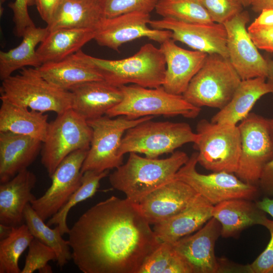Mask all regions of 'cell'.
<instances>
[{"label":"cell","instance_id":"816d5d0a","mask_svg":"<svg viewBox=\"0 0 273 273\" xmlns=\"http://www.w3.org/2000/svg\"><path fill=\"white\" fill-rule=\"evenodd\" d=\"M6 0H0L1 9H2V5L5 2Z\"/></svg>","mask_w":273,"mask_h":273},{"label":"cell","instance_id":"5bb4252c","mask_svg":"<svg viewBox=\"0 0 273 273\" xmlns=\"http://www.w3.org/2000/svg\"><path fill=\"white\" fill-rule=\"evenodd\" d=\"M249 20L248 12L242 11L224 23L229 59L242 80L266 78V59L259 53L246 28Z\"/></svg>","mask_w":273,"mask_h":273},{"label":"cell","instance_id":"7402d4cb","mask_svg":"<svg viewBox=\"0 0 273 273\" xmlns=\"http://www.w3.org/2000/svg\"><path fill=\"white\" fill-rule=\"evenodd\" d=\"M42 142L30 136L0 132V183L27 169L40 153Z\"/></svg>","mask_w":273,"mask_h":273},{"label":"cell","instance_id":"bcb514c9","mask_svg":"<svg viewBox=\"0 0 273 273\" xmlns=\"http://www.w3.org/2000/svg\"><path fill=\"white\" fill-rule=\"evenodd\" d=\"M251 6L255 12L260 13L265 9H273V0H253Z\"/></svg>","mask_w":273,"mask_h":273},{"label":"cell","instance_id":"6da1fadb","mask_svg":"<svg viewBox=\"0 0 273 273\" xmlns=\"http://www.w3.org/2000/svg\"><path fill=\"white\" fill-rule=\"evenodd\" d=\"M138 203L112 196L83 213L70 229L75 265L83 273H138L161 243Z\"/></svg>","mask_w":273,"mask_h":273},{"label":"cell","instance_id":"7c38bea8","mask_svg":"<svg viewBox=\"0 0 273 273\" xmlns=\"http://www.w3.org/2000/svg\"><path fill=\"white\" fill-rule=\"evenodd\" d=\"M238 126L241 153L235 174L242 181L256 185L263 167L273 158V142L267 118L250 113Z\"/></svg>","mask_w":273,"mask_h":273},{"label":"cell","instance_id":"5b68a950","mask_svg":"<svg viewBox=\"0 0 273 273\" xmlns=\"http://www.w3.org/2000/svg\"><path fill=\"white\" fill-rule=\"evenodd\" d=\"M119 87L123 93L122 100L105 115L111 118L125 116L134 119L162 115L195 118L201 110L187 101L183 95L170 94L162 86L148 88L132 84Z\"/></svg>","mask_w":273,"mask_h":273},{"label":"cell","instance_id":"30bf717a","mask_svg":"<svg viewBox=\"0 0 273 273\" xmlns=\"http://www.w3.org/2000/svg\"><path fill=\"white\" fill-rule=\"evenodd\" d=\"M92 133L87 120L71 108L49 122L40 154L41 162L50 177L69 154L89 149Z\"/></svg>","mask_w":273,"mask_h":273},{"label":"cell","instance_id":"681fc988","mask_svg":"<svg viewBox=\"0 0 273 273\" xmlns=\"http://www.w3.org/2000/svg\"><path fill=\"white\" fill-rule=\"evenodd\" d=\"M267 121L268 126L269 133L273 142V118H267Z\"/></svg>","mask_w":273,"mask_h":273},{"label":"cell","instance_id":"836d02e7","mask_svg":"<svg viewBox=\"0 0 273 273\" xmlns=\"http://www.w3.org/2000/svg\"><path fill=\"white\" fill-rule=\"evenodd\" d=\"M138 273H191L173 245L161 242L146 258Z\"/></svg>","mask_w":273,"mask_h":273},{"label":"cell","instance_id":"d6986e66","mask_svg":"<svg viewBox=\"0 0 273 273\" xmlns=\"http://www.w3.org/2000/svg\"><path fill=\"white\" fill-rule=\"evenodd\" d=\"M159 48L166 62L162 86L170 94L182 95L204 64L208 54L181 48L172 38L161 43Z\"/></svg>","mask_w":273,"mask_h":273},{"label":"cell","instance_id":"ffe728a7","mask_svg":"<svg viewBox=\"0 0 273 273\" xmlns=\"http://www.w3.org/2000/svg\"><path fill=\"white\" fill-rule=\"evenodd\" d=\"M71 109L86 120L103 116L123 99L118 86L105 80L85 82L72 87Z\"/></svg>","mask_w":273,"mask_h":273},{"label":"cell","instance_id":"d4e9b609","mask_svg":"<svg viewBox=\"0 0 273 273\" xmlns=\"http://www.w3.org/2000/svg\"><path fill=\"white\" fill-rule=\"evenodd\" d=\"M212 217L221 225V236L234 237L245 229L254 225H262L266 217L256 202L246 199L225 200L213 206Z\"/></svg>","mask_w":273,"mask_h":273},{"label":"cell","instance_id":"4dcf8cb0","mask_svg":"<svg viewBox=\"0 0 273 273\" xmlns=\"http://www.w3.org/2000/svg\"><path fill=\"white\" fill-rule=\"evenodd\" d=\"M24 219L34 238L51 248L56 253L58 266L62 268L72 259L69 241L62 238L59 227L51 229L33 209L30 204L24 210Z\"/></svg>","mask_w":273,"mask_h":273},{"label":"cell","instance_id":"d6a6232c","mask_svg":"<svg viewBox=\"0 0 273 273\" xmlns=\"http://www.w3.org/2000/svg\"><path fill=\"white\" fill-rule=\"evenodd\" d=\"M109 170L103 172L86 171L83 173L82 183L65 204L55 215L48 219L47 224L57 225L62 235L69 233L67 218L70 210L78 203L92 197L98 191L100 181L109 174Z\"/></svg>","mask_w":273,"mask_h":273},{"label":"cell","instance_id":"ac0fdd59","mask_svg":"<svg viewBox=\"0 0 273 273\" xmlns=\"http://www.w3.org/2000/svg\"><path fill=\"white\" fill-rule=\"evenodd\" d=\"M198 195L188 184L175 178L148 194L138 206L147 221L155 225L185 210Z\"/></svg>","mask_w":273,"mask_h":273},{"label":"cell","instance_id":"74e56055","mask_svg":"<svg viewBox=\"0 0 273 273\" xmlns=\"http://www.w3.org/2000/svg\"><path fill=\"white\" fill-rule=\"evenodd\" d=\"M213 22L223 24L243 11L238 0H199Z\"/></svg>","mask_w":273,"mask_h":273},{"label":"cell","instance_id":"b9f144b4","mask_svg":"<svg viewBox=\"0 0 273 273\" xmlns=\"http://www.w3.org/2000/svg\"><path fill=\"white\" fill-rule=\"evenodd\" d=\"M258 184L265 197L273 198V158L263 167Z\"/></svg>","mask_w":273,"mask_h":273},{"label":"cell","instance_id":"7dc6e473","mask_svg":"<svg viewBox=\"0 0 273 273\" xmlns=\"http://www.w3.org/2000/svg\"><path fill=\"white\" fill-rule=\"evenodd\" d=\"M266 61L267 63V70L266 81L270 88V94L272 96L273 104V60L266 59Z\"/></svg>","mask_w":273,"mask_h":273},{"label":"cell","instance_id":"f1b7e54d","mask_svg":"<svg viewBox=\"0 0 273 273\" xmlns=\"http://www.w3.org/2000/svg\"><path fill=\"white\" fill-rule=\"evenodd\" d=\"M95 30L88 29L61 28L49 31L36 49L42 64L62 60L77 52L94 39Z\"/></svg>","mask_w":273,"mask_h":273},{"label":"cell","instance_id":"ba28073f","mask_svg":"<svg viewBox=\"0 0 273 273\" xmlns=\"http://www.w3.org/2000/svg\"><path fill=\"white\" fill-rule=\"evenodd\" d=\"M197 161L212 172L235 173L241 153V135L237 125L213 123L203 119L196 127Z\"/></svg>","mask_w":273,"mask_h":273},{"label":"cell","instance_id":"4316f807","mask_svg":"<svg viewBox=\"0 0 273 273\" xmlns=\"http://www.w3.org/2000/svg\"><path fill=\"white\" fill-rule=\"evenodd\" d=\"M104 18L102 0H64L47 27L96 30Z\"/></svg>","mask_w":273,"mask_h":273},{"label":"cell","instance_id":"cb8c5ba5","mask_svg":"<svg viewBox=\"0 0 273 273\" xmlns=\"http://www.w3.org/2000/svg\"><path fill=\"white\" fill-rule=\"evenodd\" d=\"M213 205L198 194L187 208L169 219L154 225L153 231L161 242L173 244L201 228L211 217Z\"/></svg>","mask_w":273,"mask_h":273},{"label":"cell","instance_id":"60d3db41","mask_svg":"<svg viewBox=\"0 0 273 273\" xmlns=\"http://www.w3.org/2000/svg\"><path fill=\"white\" fill-rule=\"evenodd\" d=\"M247 29L258 49L273 52V25L257 28L248 27Z\"/></svg>","mask_w":273,"mask_h":273},{"label":"cell","instance_id":"8d00e7d4","mask_svg":"<svg viewBox=\"0 0 273 273\" xmlns=\"http://www.w3.org/2000/svg\"><path fill=\"white\" fill-rule=\"evenodd\" d=\"M159 0H102L105 18H111L134 12L150 14Z\"/></svg>","mask_w":273,"mask_h":273},{"label":"cell","instance_id":"2e32d148","mask_svg":"<svg viewBox=\"0 0 273 273\" xmlns=\"http://www.w3.org/2000/svg\"><path fill=\"white\" fill-rule=\"evenodd\" d=\"M149 26L153 29L171 31L174 41L183 42L194 50L217 54L229 59L226 31L222 24L190 23L162 18L151 20Z\"/></svg>","mask_w":273,"mask_h":273},{"label":"cell","instance_id":"603a6c76","mask_svg":"<svg viewBox=\"0 0 273 273\" xmlns=\"http://www.w3.org/2000/svg\"><path fill=\"white\" fill-rule=\"evenodd\" d=\"M36 176L26 169L0 185V223L12 227L23 223L24 210L36 197L32 193Z\"/></svg>","mask_w":273,"mask_h":273},{"label":"cell","instance_id":"e575fe53","mask_svg":"<svg viewBox=\"0 0 273 273\" xmlns=\"http://www.w3.org/2000/svg\"><path fill=\"white\" fill-rule=\"evenodd\" d=\"M155 10L162 18L190 23L213 22L199 0H159Z\"/></svg>","mask_w":273,"mask_h":273},{"label":"cell","instance_id":"44dd1931","mask_svg":"<svg viewBox=\"0 0 273 273\" xmlns=\"http://www.w3.org/2000/svg\"><path fill=\"white\" fill-rule=\"evenodd\" d=\"M37 69L48 82L65 90L85 82L104 80L90 56L81 50L60 61L43 64Z\"/></svg>","mask_w":273,"mask_h":273},{"label":"cell","instance_id":"f907efd6","mask_svg":"<svg viewBox=\"0 0 273 273\" xmlns=\"http://www.w3.org/2000/svg\"><path fill=\"white\" fill-rule=\"evenodd\" d=\"M243 7L251 6L253 0H238Z\"/></svg>","mask_w":273,"mask_h":273},{"label":"cell","instance_id":"7a4b0ae2","mask_svg":"<svg viewBox=\"0 0 273 273\" xmlns=\"http://www.w3.org/2000/svg\"><path fill=\"white\" fill-rule=\"evenodd\" d=\"M125 163L109 175L111 186L139 203L148 194L175 179L179 169L189 159L184 152L177 151L165 159L142 157L138 153H129Z\"/></svg>","mask_w":273,"mask_h":273},{"label":"cell","instance_id":"277c9868","mask_svg":"<svg viewBox=\"0 0 273 273\" xmlns=\"http://www.w3.org/2000/svg\"><path fill=\"white\" fill-rule=\"evenodd\" d=\"M105 80L117 86L128 83L148 87L162 86L166 62L160 48L146 43L133 56L120 60H107L90 56Z\"/></svg>","mask_w":273,"mask_h":273},{"label":"cell","instance_id":"9c48e42d","mask_svg":"<svg viewBox=\"0 0 273 273\" xmlns=\"http://www.w3.org/2000/svg\"><path fill=\"white\" fill-rule=\"evenodd\" d=\"M153 118L148 116L134 119L119 116L113 119L105 115L87 120L93 133L82 173L86 171L103 172L122 165L123 156L118 152L124 134L130 128Z\"/></svg>","mask_w":273,"mask_h":273},{"label":"cell","instance_id":"7bdbcfd3","mask_svg":"<svg viewBox=\"0 0 273 273\" xmlns=\"http://www.w3.org/2000/svg\"><path fill=\"white\" fill-rule=\"evenodd\" d=\"M64 0H34L35 5L41 18L47 24L52 21L56 12Z\"/></svg>","mask_w":273,"mask_h":273},{"label":"cell","instance_id":"ab89813d","mask_svg":"<svg viewBox=\"0 0 273 273\" xmlns=\"http://www.w3.org/2000/svg\"><path fill=\"white\" fill-rule=\"evenodd\" d=\"M33 5L34 0H15L8 5L13 13L14 33L19 37H22L28 28L35 26L28 12V7Z\"/></svg>","mask_w":273,"mask_h":273},{"label":"cell","instance_id":"e0dca14e","mask_svg":"<svg viewBox=\"0 0 273 273\" xmlns=\"http://www.w3.org/2000/svg\"><path fill=\"white\" fill-rule=\"evenodd\" d=\"M221 236V225L211 217L193 235L172 244L189 267L191 273H217L224 271L215 254V245Z\"/></svg>","mask_w":273,"mask_h":273},{"label":"cell","instance_id":"52a82bcc","mask_svg":"<svg viewBox=\"0 0 273 273\" xmlns=\"http://www.w3.org/2000/svg\"><path fill=\"white\" fill-rule=\"evenodd\" d=\"M197 132L186 122L145 121L127 130L118 153L123 156L131 152L143 154L149 158H157L164 154L173 153L178 148L195 143Z\"/></svg>","mask_w":273,"mask_h":273},{"label":"cell","instance_id":"d590c367","mask_svg":"<svg viewBox=\"0 0 273 273\" xmlns=\"http://www.w3.org/2000/svg\"><path fill=\"white\" fill-rule=\"evenodd\" d=\"M57 261L55 251L39 240L34 238L28 247L25 264L21 273H32L38 270L40 273H51V266L48 262Z\"/></svg>","mask_w":273,"mask_h":273},{"label":"cell","instance_id":"f35d334b","mask_svg":"<svg viewBox=\"0 0 273 273\" xmlns=\"http://www.w3.org/2000/svg\"><path fill=\"white\" fill-rule=\"evenodd\" d=\"M270 233V240L265 249L251 264L243 267L249 273H273V220L266 217L262 223Z\"/></svg>","mask_w":273,"mask_h":273},{"label":"cell","instance_id":"f6af8a7d","mask_svg":"<svg viewBox=\"0 0 273 273\" xmlns=\"http://www.w3.org/2000/svg\"><path fill=\"white\" fill-rule=\"evenodd\" d=\"M257 206L273 218V198L264 197L261 200L256 202Z\"/></svg>","mask_w":273,"mask_h":273},{"label":"cell","instance_id":"3957f363","mask_svg":"<svg viewBox=\"0 0 273 273\" xmlns=\"http://www.w3.org/2000/svg\"><path fill=\"white\" fill-rule=\"evenodd\" d=\"M0 99L42 113L61 114L71 108L72 94L46 80L37 68H24L2 81Z\"/></svg>","mask_w":273,"mask_h":273},{"label":"cell","instance_id":"8fae6325","mask_svg":"<svg viewBox=\"0 0 273 273\" xmlns=\"http://www.w3.org/2000/svg\"><path fill=\"white\" fill-rule=\"evenodd\" d=\"M197 154V152L193 153L189 157L176 173L175 178L188 184L212 205L233 199L253 200L258 196L259 189L257 186L242 181L233 173H199L196 169Z\"/></svg>","mask_w":273,"mask_h":273},{"label":"cell","instance_id":"83f0119b","mask_svg":"<svg viewBox=\"0 0 273 273\" xmlns=\"http://www.w3.org/2000/svg\"><path fill=\"white\" fill-rule=\"evenodd\" d=\"M1 100L0 132L28 135L44 142L49 125L48 115Z\"/></svg>","mask_w":273,"mask_h":273},{"label":"cell","instance_id":"f546056e","mask_svg":"<svg viewBox=\"0 0 273 273\" xmlns=\"http://www.w3.org/2000/svg\"><path fill=\"white\" fill-rule=\"evenodd\" d=\"M49 31L47 27L28 28L21 42L17 47L8 51H0V79L3 81L12 75L18 69L27 66L38 68L42 63L36 53V46L46 38Z\"/></svg>","mask_w":273,"mask_h":273},{"label":"cell","instance_id":"4fadbf2b","mask_svg":"<svg viewBox=\"0 0 273 273\" xmlns=\"http://www.w3.org/2000/svg\"><path fill=\"white\" fill-rule=\"evenodd\" d=\"M88 150H78L67 156L50 177L52 184L45 193L30 203L43 221L57 213L80 186L81 170Z\"/></svg>","mask_w":273,"mask_h":273},{"label":"cell","instance_id":"ee69618b","mask_svg":"<svg viewBox=\"0 0 273 273\" xmlns=\"http://www.w3.org/2000/svg\"><path fill=\"white\" fill-rule=\"evenodd\" d=\"M273 25V9H263L259 15L249 26L251 28H263Z\"/></svg>","mask_w":273,"mask_h":273},{"label":"cell","instance_id":"8992f818","mask_svg":"<svg viewBox=\"0 0 273 273\" xmlns=\"http://www.w3.org/2000/svg\"><path fill=\"white\" fill-rule=\"evenodd\" d=\"M241 81L228 58L210 54L182 95L196 107L219 110L231 101Z\"/></svg>","mask_w":273,"mask_h":273},{"label":"cell","instance_id":"9a60e30c","mask_svg":"<svg viewBox=\"0 0 273 273\" xmlns=\"http://www.w3.org/2000/svg\"><path fill=\"white\" fill-rule=\"evenodd\" d=\"M150 14L139 12L105 18L95 30L94 39L101 46L118 51L123 44L142 37L160 44L172 38L170 30L150 28Z\"/></svg>","mask_w":273,"mask_h":273},{"label":"cell","instance_id":"c3c4849f","mask_svg":"<svg viewBox=\"0 0 273 273\" xmlns=\"http://www.w3.org/2000/svg\"><path fill=\"white\" fill-rule=\"evenodd\" d=\"M12 226L0 223V238L1 240L7 237L12 229Z\"/></svg>","mask_w":273,"mask_h":273},{"label":"cell","instance_id":"484cf974","mask_svg":"<svg viewBox=\"0 0 273 273\" xmlns=\"http://www.w3.org/2000/svg\"><path fill=\"white\" fill-rule=\"evenodd\" d=\"M270 92L264 77L242 80L229 103L214 115L210 121L237 125L249 114L258 100Z\"/></svg>","mask_w":273,"mask_h":273},{"label":"cell","instance_id":"1f68e13d","mask_svg":"<svg viewBox=\"0 0 273 273\" xmlns=\"http://www.w3.org/2000/svg\"><path fill=\"white\" fill-rule=\"evenodd\" d=\"M34 237L27 225L13 227L11 232L0 242V273H21L19 259L29 247Z\"/></svg>","mask_w":273,"mask_h":273}]
</instances>
